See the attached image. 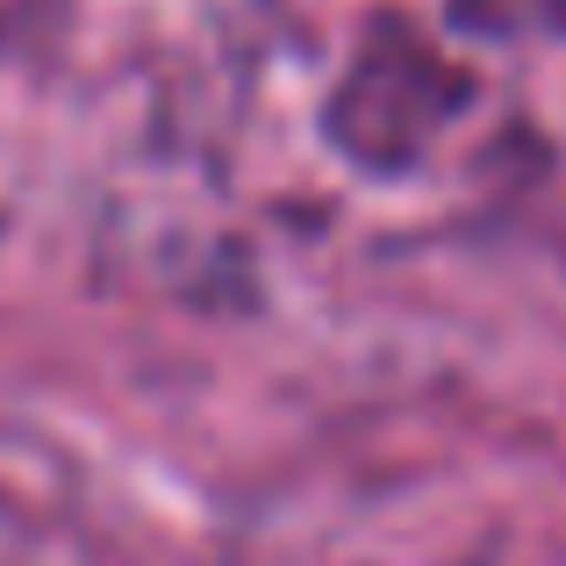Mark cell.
Segmentation results:
<instances>
[{
    "mask_svg": "<svg viewBox=\"0 0 566 566\" xmlns=\"http://www.w3.org/2000/svg\"><path fill=\"white\" fill-rule=\"evenodd\" d=\"M531 8H538L545 22H553V14H559V22H566V0H531Z\"/></svg>",
    "mask_w": 566,
    "mask_h": 566,
    "instance_id": "6da1fadb",
    "label": "cell"
}]
</instances>
